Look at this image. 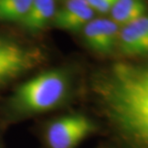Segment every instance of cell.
<instances>
[{
	"label": "cell",
	"mask_w": 148,
	"mask_h": 148,
	"mask_svg": "<svg viewBox=\"0 0 148 148\" xmlns=\"http://www.w3.org/2000/svg\"><path fill=\"white\" fill-rule=\"evenodd\" d=\"M82 32L85 43L94 52L108 55L118 46L119 26L111 19L93 18Z\"/></svg>",
	"instance_id": "5b68a950"
},
{
	"label": "cell",
	"mask_w": 148,
	"mask_h": 148,
	"mask_svg": "<svg viewBox=\"0 0 148 148\" xmlns=\"http://www.w3.org/2000/svg\"><path fill=\"white\" fill-rule=\"evenodd\" d=\"M118 47L129 56L148 55V14L119 29Z\"/></svg>",
	"instance_id": "52a82bcc"
},
{
	"label": "cell",
	"mask_w": 148,
	"mask_h": 148,
	"mask_svg": "<svg viewBox=\"0 0 148 148\" xmlns=\"http://www.w3.org/2000/svg\"><path fill=\"white\" fill-rule=\"evenodd\" d=\"M94 12L85 0H66L56 11L53 23L58 29L79 32L94 18Z\"/></svg>",
	"instance_id": "8992f818"
},
{
	"label": "cell",
	"mask_w": 148,
	"mask_h": 148,
	"mask_svg": "<svg viewBox=\"0 0 148 148\" xmlns=\"http://www.w3.org/2000/svg\"><path fill=\"white\" fill-rule=\"evenodd\" d=\"M85 1L94 12L97 11L101 14H106L111 11L116 0H85Z\"/></svg>",
	"instance_id": "8fae6325"
},
{
	"label": "cell",
	"mask_w": 148,
	"mask_h": 148,
	"mask_svg": "<svg viewBox=\"0 0 148 148\" xmlns=\"http://www.w3.org/2000/svg\"><path fill=\"white\" fill-rule=\"evenodd\" d=\"M42 60L43 53L38 49L0 36V88L37 67Z\"/></svg>",
	"instance_id": "3957f363"
},
{
	"label": "cell",
	"mask_w": 148,
	"mask_h": 148,
	"mask_svg": "<svg viewBox=\"0 0 148 148\" xmlns=\"http://www.w3.org/2000/svg\"><path fill=\"white\" fill-rule=\"evenodd\" d=\"M56 11L55 0H32L29 11L20 23L28 31L39 32L53 20Z\"/></svg>",
	"instance_id": "ba28073f"
},
{
	"label": "cell",
	"mask_w": 148,
	"mask_h": 148,
	"mask_svg": "<svg viewBox=\"0 0 148 148\" xmlns=\"http://www.w3.org/2000/svg\"><path fill=\"white\" fill-rule=\"evenodd\" d=\"M110 12L111 20L118 26L123 27L143 16L146 6L143 0H116Z\"/></svg>",
	"instance_id": "9c48e42d"
},
{
	"label": "cell",
	"mask_w": 148,
	"mask_h": 148,
	"mask_svg": "<svg viewBox=\"0 0 148 148\" xmlns=\"http://www.w3.org/2000/svg\"><path fill=\"white\" fill-rule=\"evenodd\" d=\"M32 0H0V21L21 22Z\"/></svg>",
	"instance_id": "30bf717a"
},
{
	"label": "cell",
	"mask_w": 148,
	"mask_h": 148,
	"mask_svg": "<svg viewBox=\"0 0 148 148\" xmlns=\"http://www.w3.org/2000/svg\"><path fill=\"white\" fill-rule=\"evenodd\" d=\"M69 90L70 79L65 72L45 71L21 83L12 94L10 105L22 115L44 113L60 105Z\"/></svg>",
	"instance_id": "7a4b0ae2"
},
{
	"label": "cell",
	"mask_w": 148,
	"mask_h": 148,
	"mask_svg": "<svg viewBox=\"0 0 148 148\" xmlns=\"http://www.w3.org/2000/svg\"><path fill=\"white\" fill-rule=\"evenodd\" d=\"M100 109L129 148H148V63H116L93 81Z\"/></svg>",
	"instance_id": "6da1fadb"
},
{
	"label": "cell",
	"mask_w": 148,
	"mask_h": 148,
	"mask_svg": "<svg viewBox=\"0 0 148 148\" xmlns=\"http://www.w3.org/2000/svg\"><path fill=\"white\" fill-rule=\"evenodd\" d=\"M95 129L87 116L79 114L61 116L49 124L46 141L49 148H75Z\"/></svg>",
	"instance_id": "277c9868"
}]
</instances>
